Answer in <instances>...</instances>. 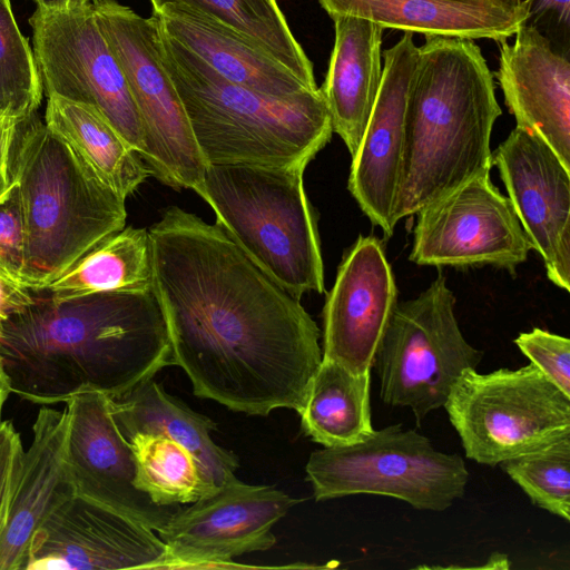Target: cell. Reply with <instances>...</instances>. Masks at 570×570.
<instances>
[{
	"instance_id": "6da1fadb",
	"label": "cell",
	"mask_w": 570,
	"mask_h": 570,
	"mask_svg": "<svg viewBox=\"0 0 570 570\" xmlns=\"http://www.w3.org/2000/svg\"><path fill=\"white\" fill-rule=\"evenodd\" d=\"M148 232L171 364L193 393L248 415L298 413L322 362L321 331L299 299L218 224L170 206Z\"/></svg>"
},
{
	"instance_id": "7a4b0ae2",
	"label": "cell",
	"mask_w": 570,
	"mask_h": 570,
	"mask_svg": "<svg viewBox=\"0 0 570 570\" xmlns=\"http://www.w3.org/2000/svg\"><path fill=\"white\" fill-rule=\"evenodd\" d=\"M11 393L40 405L87 392L117 400L171 364L154 287L69 299L35 298L0 335Z\"/></svg>"
},
{
	"instance_id": "3957f363",
	"label": "cell",
	"mask_w": 570,
	"mask_h": 570,
	"mask_svg": "<svg viewBox=\"0 0 570 570\" xmlns=\"http://www.w3.org/2000/svg\"><path fill=\"white\" fill-rule=\"evenodd\" d=\"M494 89L474 40L425 36L407 95L396 222L491 171V134L502 114Z\"/></svg>"
},
{
	"instance_id": "277c9868",
	"label": "cell",
	"mask_w": 570,
	"mask_h": 570,
	"mask_svg": "<svg viewBox=\"0 0 570 570\" xmlns=\"http://www.w3.org/2000/svg\"><path fill=\"white\" fill-rule=\"evenodd\" d=\"M160 30L164 63L207 165H308L331 140L320 88L275 97L234 85Z\"/></svg>"
},
{
	"instance_id": "5b68a950",
	"label": "cell",
	"mask_w": 570,
	"mask_h": 570,
	"mask_svg": "<svg viewBox=\"0 0 570 570\" xmlns=\"http://www.w3.org/2000/svg\"><path fill=\"white\" fill-rule=\"evenodd\" d=\"M24 223L22 285L32 292L63 275L125 227V198L104 184L36 114L19 122L12 153Z\"/></svg>"
},
{
	"instance_id": "8992f818",
	"label": "cell",
	"mask_w": 570,
	"mask_h": 570,
	"mask_svg": "<svg viewBox=\"0 0 570 570\" xmlns=\"http://www.w3.org/2000/svg\"><path fill=\"white\" fill-rule=\"evenodd\" d=\"M306 167L212 164L197 193L246 256L298 299L325 289L316 219L303 183Z\"/></svg>"
},
{
	"instance_id": "52a82bcc",
	"label": "cell",
	"mask_w": 570,
	"mask_h": 570,
	"mask_svg": "<svg viewBox=\"0 0 570 570\" xmlns=\"http://www.w3.org/2000/svg\"><path fill=\"white\" fill-rule=\"evenodd\" d=\"M305 471L316 501L377 494L434 512L461 499L469 481L461 455L436 450L401 424L373 429L352 444L315 450Z\"/></svg>"
},
{
	"instance_id": "ba28073f",
	"label": "cell",
	"mask_w": 570,
	"mask_h": 570,
	"mask_svg": "<svg viewBox=\"0 0 570 570\" xmlns=\"http://www.w3.org/2000/svg\"><path fill=\"white\" fill-rule=\"evenodd\" d=\"M96 20L124 72L139 116L149 174L176 189L202 187L207 163L164 63L156 16L144 18L115 0L92 1Z\"/></svg>"
},
{
	"instance_id": "9c48e42d",
	"label": "cell",
	"mask_w": 570,
	"mask_h": 570,
	"mask_svg": "<svg viewBox=\"0 0 570 570\" xmlns=\"http://www.w3.org/2000/svg\"><path fill=\"white\" fill-rule=\"evenodd\" d=\"M465 456L495 466L570 434V397L533 364L465 370L443 405Z\"/></svg>"
},
{
	"instance_id": "30bf717a",
	"label": "cell",
	"mask_w": 570,
	"mask_h": 570,
	"mask_svg": "<svg viewBox=\"0 0 570 570\" xmlns=\"http://www.w3.org/2000/svg\"><path fill=\"white\" fill-rule=\"evenodd\" d=\"M454 306L439 275L415 298L397 302L374 355L381 400L409 407L417 423L443 407L460 375L483 358L463 336Z\"/></svg>"
},
{
	"instance_id": "8fae6325",
	"label": "cell",
	"mask_w": 570,
	"mask_h": 570,
	"mask_svg": "<svg viewBox=\"0 0 570 570\" xmlns=\"http://www.w3.org/2000/svg\"><path fill=\"white\" fill-rule=\"evenodd\" d=\"M33 56L47 97L91 105L132 150H144L138 112L124 72L89 0L37 2L29 19Z\"/></svg>"
},
{
	"instance_id": "7c38bea8",
	"label": "cell",
	"mask_w": 570,
	"mask_h": 570,
	"mask_svg": "<svg viewBox=\"0 0 570 570\" xmlns=\"http://www.w3.org/2000/svg\"><path fill=\"white\" fill-rule=\"evenodd\" d=\"M298 502L275 487L235 478L190 505H180L158 531L167 547L163 569L262 568L233 559L274 547L273 527Z\"/></svg>"
},
{
	"instance_id": "4fadbf2b",
	"label": "cell",
	"mask_w": 570,
	"mask_h": 570,
	"mask_svg": "<svg viewBox=\"0 0 570 570\" xmlns=\"http://www.w3.org/2000/svg\"><path fill=\"white\" fill-rule=\"evenodd\" d=\"M414 226L410 261L425 266L492 265L514 273L532 244L490 171L423 206Z\"/></svg>"
},
{
	"instance_id": "5bb4252c",
	"label": "cell",
	"mask_w": 570,
	"mask_h": 570,
	"mask_svg": "<svg viewBox=\"0 0 570 570\" xmlns=\"http://www.w3.org/2000/svg\"><path fill=\"white\" fill-rule=\"evenodd\" d=\"M68 464L76 495L160 531L180 505L156 504L135 485L136 461L110 399L87 392L66 403Z\"/></svg>"
},
{
	"instance_id": "9a60e30c",
	"label": "cell",
	"mask_w": 570,
	"mask_h": 570,
	"mask_svg": "<svg viewBox=\"0 0 570 570\" xmlns=\"http://www.w3.org/2000/svg\"><path fill=\"white\" fill-rule=\"evenodd\" d=\"M166 560L154 530L73 495L35 534L24 570L163 569Z\"/></svg>"
},
{
	"instance_id": "2e32d148",
	"label": "cell",
	"mask_w": 570,
	"mask_h": 570,
	"mask_svg": "<svg viewBox=\"0 0 570 570\" xmlns=\"http://www.w3.org/2000/svg\"><path fill=\"white\" fill-rule=\"evenodd\" d=\"M514 212L548 278L570 291V170L538 136L517 127L492 151Z\"/></svg>"
},
{
	"instance_id": "e0dca14e",
	"label": "cell",
	"mask_w": 570,
	"mask_h": 570,
	"mask_svg": "<svg viewBox=\"0 0 570 570\" xmlns=\"http://www.w3.org/2000/svg\"><path fill=\"white\" fill-rule=\"evenodd\" d=\"M380 90L357 151L352 157L348 190L371 223L385 237L397 224L406 146V108L419 56L412 32L383 52Z\"/></svg>"
},
{
	"instance_id": "ac0fdd59",
	"label": "cell",
	"mask_w": 570,
	"mask_h": 570,
	"mask_svg": "<svg viewBox=\"0 0 570 570\" xmlns=\"http://www.w3.org/2000/svg\"><path fill=\"white\" fill-rule=\"evenodd\" d=\"M397 288L382 243L360 236L344 256L323 309L322 360L371 372Z\"/></svg>"
},
{
	"instance_id": "d6986e66",
	"label": "cell",
	"mask_w": 570,
	"mask_h": 570,
	"mask_svg": "<svg viewBox=\"0 0 570 570\" xmlns=\"http://www.w3.org/2000/svg\"><path fill=\"white\" fill-rule=\"evenodd\" d=\"M500 43L497 78L517 127L542 139L570 170V62L534 26Z\"/></svg>"
},
{
	"instance_id": "ffe728a7",
	"label": "cell",
	"mask_w": 570,
	"mask_h": 570,
	"mask_svg": "<svg viewBox=\"0 0 570 570\" xmlns=\"http://www.w3.org/2000/svg\"><path fill=\"white\" fill-rule=\"evenodd\" d=\"M69 415L42 405L32 425V440L10 518L0 538V570H24L31 541L49 515L76 495L68 464Z\"/></svg>"
},
{
	"instance_id": "44dd1931",
	"label": "cell",
	"mask_w": 570,
	"mask_h": 570,
	"mask_svg": "<svg viewBox=\"0 0 570 570\" xmlns=\"http://www.w3.org/2000/svg\"><path fill=\"white\" fill-rule=\"evenodd\" d=\"M331 18L354 16L381 27L463 39L504 41L529 19V4L504 0H318Z\"/></svg>"
},
{
	"instance_id": "7402d4cb",
	"label": "cell",
	"mask_w": 570,
	"mask_h": 570,
	"mask_svg": "<svg viewBox=\"0 0 570 570\" xmlns=\"http://www.w3.org/2000/svg\"><path fill=\"white\" fill-rule=\"evenodd\" d=\"M153 14L165 33L234 85L275 97L313 90L252 39L197 9L167 3Z\"/></svg>"
},
{
	"instance_id": "603a6c76",
	"label": "cell",
	"mask_w": 570,
	"mask_h": 570,
	"mask_svg": "<svg viewBox=\"0 0 570 570\" xmlns=\"http://www.w3.org/2000/svg\"><path fill=\"white\" fill-rule=\"evenodd\" d=\"M335 41L321 91L333 132L353 157L362 141L382 81L384 28L361 17L332 18Z\"/></svg>"
},
{
	"instance_id": "cb8c5ba5",
	"label": "cell",
	"mask_w": 570,
	"mask_h": 570,
	"mask_svg": "<svg viewBox=\"0 0 570 570\" xmlns=\"http://www.w3.org/2000/svg\"><path fill=\"white\" fill-rule=\"evenodd\" d=\"M110 401L115 421L126 439L137 432L169 436L195 455L216 487L236 478L237 456L212 439L216 423L166 393L154 377Z\"/></svg>"
},
{
	"instance_id": "d4e9b609",
	"label": "cell",
	"mask_w": 570,
	"mask_h": 570,
	"mask_svg": "<svg viewBox=\"0 0 570 570\" xmlns=\"http://www.w3.org/2000/svg\"><path fill=\"white\" fill-rule=\"evenodd\" d=\"M45 124L107 186L127 198L150 176L140 157L94 106L48 97Z\"/></svg>"
},
{
	"instance_id": "484cf974",
	"label": "cell",
	"mask_w": 570,
	"mask_h": 570,
	"mask_svg": "<svg viewBox=\"0 0 570 570\" xmlns=\"http://www.w3.org/2000/svg\"><path fill=\"white\" fill-rule=\"evenodd\" d=\"M370 383L371 372L356 373L322 360L298 413L304 433L325 448L364 439L374 429Z\"/></svg>"
},
{
	"instance_id": "4316f807",
	"label": "cell",
	"mask_w": 570,
	"mask_h": 570,
	"mask_svg": "<svg viewBox=\"0 0 570 570\" xmlns=\"http://www.w3.org/2000/svg\"><path fill=\"white\" fill-rule=\"evenodd\" d=\"M154 287L153 256L147 228L127 227L83 255L45 291L61 301L97 293Z\"/></svg>"
},
{
	"instance_id": "83f0119b",
	"label": "cell",
	"mask_w": 570,
	"mask_h": 570,
	"mask_svg": "<svg viewBox=\"0 0 570 570\" xmlns=\"http://www.w3.org/2000/svg\"><path fill=\"white\" fill-rule=\"evenodd\" d=\"M153 11L167 3L197 9L252 39L309 89H317L313 66L293 36L276 0H150Z\"/></svg>"
},
{
	"instance_id": "f1b7e54d",
	"label": "cell",
	"mask_w": 570,
	"mask_h": 570,
	"mask_svg": "<svg viewBox=\"0 0 570 570\" xmlns=\"http://www.w3.org/2000/svg\"><path fill=\"white\" fill-rule=\"evenodd\" d=\"M127 441L136 461L135 485L156 504L191 503L217 488L195 455L176 440L137 432Z\"/></svg>"
},
{
	"instance_id": "f546056e",
	"label": "cell",
	"mask_w": 570,
	"mask_h": 570,
	"mask_svg": "<svg viewBox=\"0 0 570 570\" xmlns=\"http://www.w3.org/2000/svg\"><path fill=\"white\" fill-rule=\"evenodd\" d=\"M42 92L33 50L16 22L10 0H0V115L24 121L36 114Z\"/></svg>"
},
{
	"instance_id": "4dcf8cb0",
	"label": "cell",
	"mask_w": 570,
	"mask_h": 570,
	"mask_svg": "<svg viewBox=\"0 0 570 570\" xmlns=\"http://www.w3.org/2000/svg\"><path fill=\"white\" fill-rule=\"evenodd\" d=\"M500 466L533 504L570 521V434Z\"/></svg>"
},
{
	"instance_id": "1f68e13d",
	"label": "cell",
	"mask_w": 570,
	"mask_h": 570,
	"mask_svg": "<svg viewBox=\"0 0 570 570\" xmlns=\"http://www.w3.org/2000/svg\"><path fill=\"white\" fill-rule=\"evenodd\" d=\"M514 343L531 364L570 397V341L568 337L534 327L530 332L520 333Z\"/></svg>"
},
{
	"instance_id": "d6a6232c",
	"label": "cell",
	"mask_w": 570,
	"mask_h": 570,
	"mask_svg": "<svg viewBox=\"0 0 570 570\" xmlns=\"http://www.w3.org/2000/svg\"><path fill=\"white\" fill-rule=\"evenodd\" d=\"M24 223L16 181L0 196V272L22 285ZM23 286V285H22Z\"/></svg>"
},
{
	"instance_id": "836d02e7",
	"label": "cell",
	"mask_w": 570,
	"mask_h": 570,
	"mask_svg": "<svg viewBox=\"0 0 570 570\" xmlns=\"http://www.w3.org/2000/svg\"><path fill=\"white\" fill-rule=\"evenodd\" d=\"M24 450L11 421L0 423V538L4 532L17 492Z\"/></svg>"
},
{
	"instance_id": "e575fe53",
	"label": "cell",
	"mask_w": 570,
	"mask_h": 570,
	"mask_svg": "<svg viewBox=\"0 0 570 570\" xmlns=\"http://www.w3.org/2000/svg\"><path fill=\"white\" fill-rule=\"evenodd\" d=\"M32 291L18 284L0 272V335L6 322L33 303Z\"/></svg>"
},
{
	"instance_id": "d590c367",
	"label": "cell",
	"mask_w": 570,
	"mask_h": 570,
	"mask_svg": "<svg viewBox=\"0 0 570 570\" xmlns=\"http://www.w3.org/2000/svg\"><path fill=\"white\" fill-rule=\"evenodd\" d=\"M19 122L10 116L0 115V196L12 184V153Z\"/></svg>"
},
{
	"instance_id": "8d00e7d4",
	"label": "cell",
	"mask_w": 570,
	"mask_h": 570,
	"mask_svg": "<svg viewBox=\"0 0 570 570\" xmlns=\"http://www.w3.org/2000/svg\"><path fill=\"white\" fill-rule=\"evenodd\" d=\"M529 19H542L550 16L557 23L569 27L570 22V0H528Z\"/></svg>"
},
{
	"instance_id": "74e56055",
	"label": "cell",
	"mask_w": 570,
	"mask_h": 570,
	"mask_svg": "<svg viewBox=\"0 0 570 570\" xmlns=\"http://www.w3.org/2000/svg\"><path fill=\"white\" fill-rule=\"evenodd\" d=\"M11 393L10 379L6 371L3 360L0 355V423L2 422V409L8 395Z\"/></svg>"
},
{
	"instance_id": "f35d334b",
	"label": "cell",
	"mask_w": 570,
	"mask_h": 570,
	"mask_svg": "<svg viewBox=\"0 0 570 570\" xmlns=\"http://www.w3.org/2000/svg\"><path fill=\"white\" fill-rule=\"evenodd\" d=\"M504 1L513 3V4H529L528 0H504Z\"/></svg>"
},
{
	"instance_id": "ab89813d",
	"label": "cell",
	"mask_w": 570,
	"mask_h": 570,
	"mask_svg": "<svg viewBox=\"0 0 570 570\" xmlns=\"http://www.w3.org/2000/svg\"><path fill=\"white\" fill-rule=\"evenodd\" d=\"M33 1H36V3H37V2H40V1H46V0H33Z\"/></svg>"
}]
</instances>
